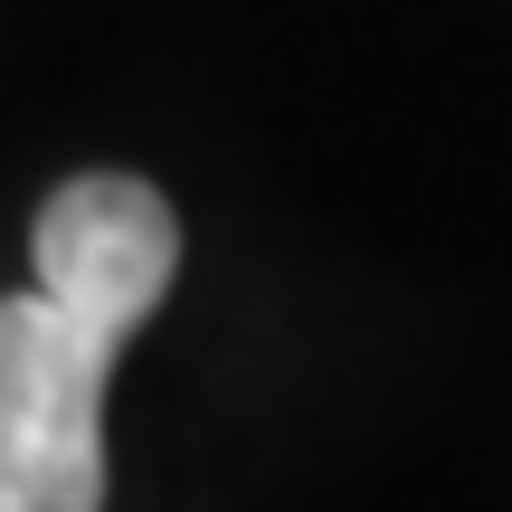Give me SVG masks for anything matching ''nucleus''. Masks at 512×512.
Wrapping results in <instances>:
<instances>
[{
  "instance_id": "obj_1",
  "label": "nucleus",
  "mask_w": 512,
  "mask_h": 512,
  "mask_svg": "<svg viewBox=\"0 0 512 512\" xmlns=\"http://www.w3.org/2000/svg\"><path fill=\"white\" fill-rule=\"evenodd\" d=\"M133 332L0 294V512H105V380Z\"/></svg>"
},
{
  "instance_id": "obj_2",
  "label": "nucleus",
  "mask_w": 512,
  "mask_h": 512,
  "mask_svg": "<svg viewBox=\"0 0 512 512\" xmlns=\"http://www.w3.org/2000/svg\"><path fill=\"white\" fill-rule=\"evenodd\" d=\"M29 256H38V285L57 304L95 313L114 332H143L162 313L171 275H181V219L133 171H76V181L48 190V209L29 228Z\"/></svg>"
}]
</instances>
